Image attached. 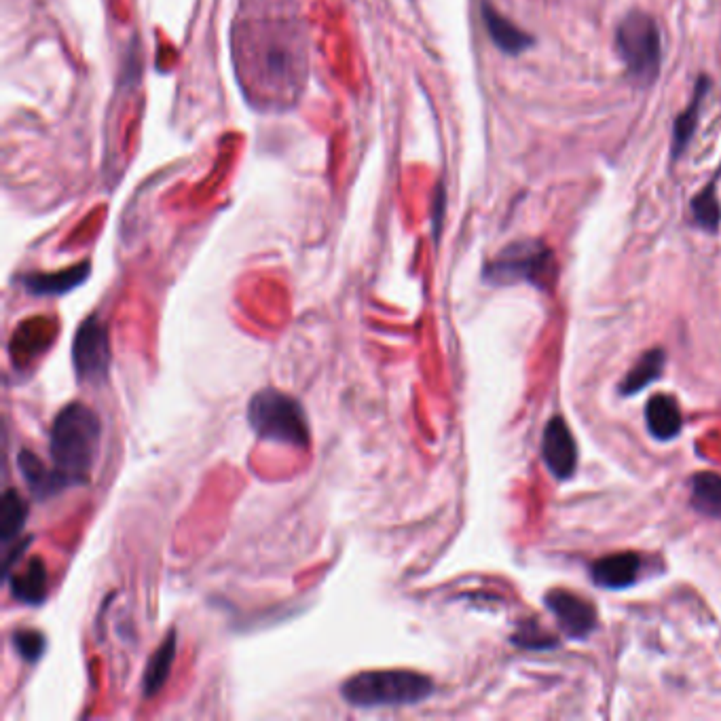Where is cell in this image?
<instances>
[{"label": "cell", "instance_id": "cell-1", "mask_svg": "<svg viewBox=\"0 0 721 721\" xmlns=\"http://www.w3.org/2000/svg\"><path fill=\"white\" fill-rule=\"evenodd\" d=\"M239 70L256 94L275 102L297 100L307 75L303 26L294 17H271L263 26L239 28Z\"/></svg>", "mask_w": 721, "mask_h": 721}, {"label": "cell", "instance_id": "cell-2", "mask_svg": "<svg viewBox=\"0 0 721 721\" xmlns=\"http://www.w3.org/2000/svg\"><path fill=\"white\" fill-rule=\"evenodd\" d=\"M102 440L98 415L83 402H70L55 415L49 434L53 466L66 474L72 485L85 483L94 470Z\"/></svg>", "mask_w": 721, "mask_h": 721}, {"label": "cell", "instance_id": "cell-3", "mask_svg": "<svg viewBox=\"0 0 721 721\" xmlns=\"http://www.w3.org/2000/svg\"><path fill=\"white\" fill-rule=\"evenodd\" d=\"M434 694V681L415 671H364L349 677L341 686V696L351 707L381 709L409 707Z\"/></svg>", "mask_w": 721, "mask_h": 721}, {"label": "cell", "instance_id": "cell-4", "mask_svg": "<svg viewBox=\"0 0 721 721\" xmlns=\"http://www.w3.org/2000/svg\"><path fill=\"white\" fill-rule=\"evenodd\" d=\"M248 423L263 440L297 449L309 447V423L301 402L273 387L256 392L250 398Z\"/></svg>", "mask_w": 721, "mask_h": 721}, {"label": "cell", "instance_id": "cell-5", "mask_svg": "<svg viewBox=\"0 0 721 721\" xmlns=\"http://www.w3.org/2000/svg\"><path fill=\"white\" fill-rule=\"evenodd\" d=\"M616 47L624 62L626 77L635 87H652L662 66V39L654 17L631 11L616 30Z\"/></svg>", "mask_w": 721, "mask_h": 721}, {"label": "cell", "instance_id": "cell-6", "mask_svg": "<svg viewBox=\"0 0 721 721\" xmlns=\"http://www.w3.org/2000/svg\"><path fill=\"white\" fill-rule=\"evenodd\" d=\"M483 277L489 284L508 286L527 282L542 290H550L557 280V258L540 239H523L499 252L487 263Z\"/></svg>", "mask_w": 721, "mask_h": 721}, {"label": "cell", "instance_id": "cell-7", "mask_svg": "<svg viewBox=\"0 0 721 721\" xmlns=\"http://www.w3.org/2000/svg\"><path fill=\"white\" fill-rule=\"evenodd\" d=\"M110 339L100 318L91 316L79 328L72 341V366L81 383L102 385L110 368Z\"/></svg>", "mask_w": 721, "mask_h": 721}, {"label": "cell", "instance_id": "cell-8", "mask_svg": "<svg viewBox=\"0 0 721 721\" xmlns=\"http://www.w3.org/2000/svg\"><path fill=\"white\" fill-rule=\"evenodd\" d=\"M546 605L557 616L561 628L571 639H584L595 631V607L578 595L567 593V590H552V593L546 595Z\"/></svg>", "mask_w": 721, "mask_h": 721}, {"label": "cell", "instance_id": "cell-9", "mask_svg": "<svg viewBox=\"0 0 721 721\" xmlns=\"http://www.w3.org/2000/svg\"><path fill=\"white\" fill-rule=\"evenodd\" d=\"M542 455L548 470L557 478L565 480L576 472L578 447L567 428V423L561 417H554L548 421L542 438Z\"/></svg>", "mask_w": 721, "mask_h": 721}, {"label": "cell", "instance_id": "cell-10", "mask_svg": "<svg viewBox=\"0 0 721 721\" xmlns=\"http://www.w3.org/2000/svg\"><path fill=\"white\" fill-rule=\"evenodd\" d=\"M91 273V265L79 263L70 269L58 271V273H30L22 277V286L34 294V297H62V294H68L75 288H79L81 284H85V280Z\"/></svg>", "mask_w": 721, "mask_h": 721}, {"label": "cell", "instance_id": "cell-11", "mask_svg": "<svg viewBox=\"0 0 721 721\" xmlns=\"http://www.w3.org/2000/svg\"><path fill=\"white\" fill-rule=\"evenodd\" d=\"M17 466H20L26 485L36 499L53 497L64 491L68 485H72V480L66 474H62L55 466L49 470L43 461L30 451H22L17 455Z\"/></svg>", "mask_w": 721, "mask_h": 721}, {"label": "cell", "instance_id": "cell-12", "mask_svg": "<svg viewBox=\"0 0 721 721\" xmlns=\"http://www.w3.org/2000/svg\"><path fill=\"white\" fill-rule=\"evenodd\" d=\"M480 13H483V22L491 41L506 55H521L533 45L531 34L523 32L519 26H514L508 17L499 13L487 0H483V5H480Z\"/></svg>", "mask_w": 721, "mask_h": 721}, {"label": "cell", "instance_id": "cell-13", "mask_svg": "<svg viewBox=\"0 0 721 721\" xmlns=\"http://www.w3.org/2000/svg\"><path fill=\"white\" fill-rule=\"evenodd\" d=\"M709 87H711V79L707 75H700L698 81H696L694 96H692L690 104L677 117V121L673 125V144H671L673 161L681 159L683 153L688 151V146H690V142H692V138L696 134V127H698V121H700V110H702V104H705V98L709 94Z\"/></svg>", "mask_w": 721, "mask_h": 721}, {"label": "cell", "instance_id": "cell-14", "mask_svg": "<svg viewBox=\"0 0 721 721\" xmlns=\"http://www.w3.org/2000/svg\"><path fill=\"white\" fill-rule=\"evenodd\" d=\"M639 557L633 552L612 554L593 565V580L603 588H626L637 580Z\"/></svg>", "mask_w": 721, "mask_h": 721}, {"label": "cell", "instance_id": "cell-15", "mask_svg": "<svg viewBox=\"0 0 721 721\" xmlns=\"http://www.w3.org/2000/svg\"><path fill=\"white\" fill-rule=\"evenodd\" d=\"M645 419H647V428H650L652 436L658 440L675 438L683 425L677 400L667 394H656L650 402H647Z\"/></svg>", "mask_w": 721, "mask_h": 721}, {"label": "cell", "instance_id": "cell-16", "mask_svg": "<svg viewBox=\"0 0 721 721\" xmlns=\"http://www.w3.org/2000/svg\"><path fill=\"white\" fill-rule=\"evenodd\" d=\"M11 590L17 601L26 605H41L47 597V569L45 563L34 557L30 563L20 571L11 576Z\"/></svg>", "mask_w": 721, "mask_h": 721}, {"label": "cell", "instance_id": "cell-17", "mask_svg": "<svg viewBox=\"0 0 721 721\" xmlns=\"http://www.w3.org/2000/svg\"><path fill=\"white\" fill-rule=\"evenodd\" d=\"M664 360H667V356H664L662 349H650L647 354H643L631 371H628V375L622 379L620 394L633 396L652 381H656L664 371Z\"/></svg>", "mask_w": 721, "mask_h": 721}, {"label": "cell", "instance_id": "cell-18", "mask_svg": "<svg viewBox=\"0 0 721 721\" xmlns=\"http://www.w3.org/2000/svg\"><path fill=\"white\" fill-rule=\"evenodd\" d=\"M174 658H176V633L172 631L168 637H165L159 650L153 654L149 664H146V673L142 681L144 696H153L165 686V681L170 677Z\"/></svg>", "mask_w": 721, "mask_h": 721}, {"label": "cell", "instance_id": "cell-19", "mask_svg": "<svg viewBox=\"0 0 721 721\" xmlns=\"http://www.w3.org/2000/svg\"><path fill=\"white\" fill-rule=\"evenodd\" d=\"M692 506L713 516V519H721V476L715 472H700L692 478Z\"/></svg>", "mask_w": 721, "mask_h": 721}, {"label": "cell", "instance_id": "cell-20", "mask_svg": "<svg viewBox=\"0 0 721 721\" xmlns=\"http://www.w3.org/2000/svg\"><path fill=\"white\" fill-rule=\"evenodd\" d=\"M721 178V170L713 176V180L692 199V216L700 229L715 233L721 225V203L717 199V180Z\"/></svg>", "mask_w": 721, "mask_h": 721}, {"label": "cell", "instance_id": "cell-21", "mask_svg": "<svg viewBox=\"0 0 721 721\" xmlns=\"http://www.w3.org/2000/svg\"><path fill=\"white\" fill-rule=\"evenodd\" d=\"M26 516H28V508L24 504V499L20 497V493L9 489L3 497V504H0V538H3V544L15 542L20 538V533L26 525Z\"/></svg>", "mask_w": 721, "mask_h": 721}, {"label": "cell", "instance_id": "cell-22", "mask_svg": "<svg viewBox=\"0 0 721 721\" xmlns=\"http://www.w3.org/2000/svg\"><path fill=\"white\" fill-rule=\"evenodd\" d=\"M13 645L17 654H20L24 660L28 662H36L47 647V641L41 633H34V631H20L13 635Z\"/></svg>", "mask_w": 721, "mask_h": 721}, {"label": "cell", "instance_id": "cell-23", "mask_svg": "<svg viewBox=\"0 0 721 721\" xmlns=\"http://www.w3.org/2000/svg\"><path fill=\"white\" fill-rule=\"evenodd\" d=\"M514 643H519V645H523V647H533V650H540V647L557 645L535 622L525 624V626L521 628V631L514 635Z\"/></svg>", "mask_w": 721, "mask_h": 721}, {"label": "cell", "instance_id": "cell-24", "mask_svg": "<svg viewBox=\"0 0 721 721\" xmlns=\"http://www.w3.org/2000/svg\"><path fill=\"white\" fill-rule=\"evenodd\" d=\"M442 214H445V187H438L436 191V201H434V235L438 237V229L442 223Z\"/></svg>", "mask_w": 721, "mask_h": 721}]
</instances>
